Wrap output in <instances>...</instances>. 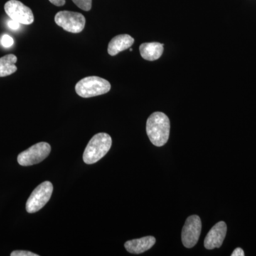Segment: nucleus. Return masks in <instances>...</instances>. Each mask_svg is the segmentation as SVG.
I'll list each match as a JSON object with an SVG mask.
<instances>
[{
	"mask_svg": "<svg viewBox=\"0 0 256 256\" xmlns=\"http://www.w3.org/2000/svg\"><path fill=\"white\" fill-rule=\"evenodd\" d=\"M146 131L150 140L154 146H164L170 137L169 118L163 112H154L146 120Z\"/></svg>",
	"mask_w": 256,
	"mask_h": 256,
	"instance_id": "f257e3e1",
	"label": "nucleus"
},
{
	"mask_svg": "<svg viewBox=\"0 0 256 256\" xmlns=\"http://www.w3.org/2000/svg\"><path fill=\"white\" fill-rule=\"evenodd\" d=\"M112 138L105 132L98 133L89 141L82 156L84 162L92 164L97 162L110 150Z\"/></svg>",
	"mask_w": 256,
	"mask_h": 256,
	"instance_id": "f03ea898",
	"label": "nucleus"
},
{
	"mask_svg": "<svg viewBox=\"0 0 256 256\" xmlns=\"http://www.w3.org/2000/svg\"><path fill=\"white\" fill-rule=\"evenodd\" d=\"M111 85L106 79L98 76H88L82 79L76 85V94L84 98L104 95L110 92Z\"/></svg>",
	"mask_w": 256,
	"mask_h": 256,
	"instance_id": "7ed1b4c3",
	"label": "nucleus"
},
{
	"mask_svg": "<svg viewBox=\"0 0 256 256\" xmlns=\"http://www.w3.org/2000/svg\"><path fill=\"white\" fill-rule=\"evenodd\" d=\"M53 184L46 181L40 184L30 195L26 204V212L30 214L35 213L42 210L47 202L50 201L53 192Z\"/></svg>",
	"mask_w": 256,
	"mask_h": 256,
	"instance_id": "20e7f679",
	"label": "nucleus"
},
{
	"mask_svg": "<svg viewBox=\"0 0 256 256\" xmlns=\"http://www.w3.org/2000/svg\"><path fill=\"white\" fill-rule=\"evenodd\" d=\"M50 150L52 148L48 143H37L18 154V163L24 166L38 164L50 156Z\"/></svg>",
	"mask_w": 256,
	"mask_h": 256,
	"instance_id": "39448f33",
	"label": "nucleus"
},
{
	"mask_svg": "<svg viewBox=\"0 0 256 256\" xmlns=\"http://www.w3.org/2000/svg\"><path fill=\"white\" fill-rule=\"evenodd\" d=\"M55 22L65 31L78 34L86 26V18L82 14L70 11H60L56 14Z\"/></svg>",
	"mask_w": 256,
	"mask_h": 256,
	"instance_id": "423d86ee",
	"label": "nucleus"
},
{
	"mask_svg": "<svg viewBox=\"0 0 256 256\" xmlns=\"http://www.w3.org/2000/svg\"><path fill=\"white\" fill-rule=\"evenodd\" d=\"M4 10L11 20L20 24L30 25L34 21L32 10L18 0L8 1L4 5Z\"/></svg>",
	"mask_w": 256,
	"mask_h": 256,
	"instance_id": "0eeeda50",
	"label": "nucleus"
},
{
	"mask_svg": "<svg viewBox=\"0 0 256 256\" xmlns=\"http://www.w3.org/2000/svg\"><path fill=\"white\" fill-rule=\"evenodd\" d=\"M202 232L201 218L197 215L191 216L185 222L182 232V240L185 247L193 248L198 242Z\"/></svg>",
	"mask_w": 256,
	"mask_h": 256,
	"instance_id": "6e6552de",
	"label": "nucleus"
},
{
	"mask_svg": "<svg viewBox=\"0 0 256 256\" xmlns=\"http://www.w3.org/2000/svg\"><path fill=\"white\" fill-rule=\"evenodd\" d=\"M227 232V226L225 222H220L212 227L205 238L204 246L208 250L220 248L223 244Z\"/></svg>",
	"mask_w": 256,
	"mask_h": 256,
	"instance_id": "1a4fd4ad",
	"label": "nucleus"
},
{
	"mask_svg": "<svg viewBox=\"0 0 256 256\" xmlns=\"http://www.w3.org/2000/svg\"><path fill=\"white\" fill-rule=\"evenodd\" d=\"M156 239L153 236H146L143 238L128 240L124 244V248L130 254H140L150 249L156 244Z\"/></svg>",
	"mask_w": 256,
	"mask_h": 256,
	"instance_id": "9d476101",
	"label": "nucleus"
},
{
	"mask_svg": "<svg viewBox=\"0 0 256 256\" xmlns=\"http://www.w3.org/2000/svg\"><path fill=\"white\" fill-rule=\"evenodd\" d=\"M134 40L128 34H120L114 36L109 43L108 52L110 56H116L121 52L130 48L134 44Z\"/></svg>",
	"mask_w": 256,
	"mask_h": 256,
	"instance_id": "9b49d317",
	"label": "nucleus"
},
{
	"mask_svg": "<svg viewBox=\"0 0 256 256\" xmlns=\"http://www.w3.org/2000/svg\"><path fill=\"white\" fill-rule=\"evenodd\" d=\"M164 52V44L158 42L144 43L140 46L141 56L144 60H159Z\"/></svg>",
	"mask_w": 256,
	"mask_h": 256,
	"instance_id": "f8f14e48",
	"label": "nucleus"
},
{
	"mask_svg": "<svg viewBox=\"0 0 256 256\" xmlns=\"http://www.w3.org/2000/svg\"><path fill=\"white\" fill-rule=\"evenodd\" d=\"M18 58L14 54H8L0 58V77L8 76L18 70L15 64Z\"/></svg>",
	"mask_w": 256,
	"mask_h": 256,
	"instance_id": "ddd939ff",
	"label": "nucleus"
},
{
	"mask_svg": "<svg viewBox=\"0 0 256 256\" xmlns=\"http://www.w3.org/2000/svg\"><path fill=\"white\" fill-rule=\"evenodd\" d=\"M74 4L84 11H90L92 8V0H72Z\"/></svg>",
	"mask_w": 256,
	"mask_h": 256,
	"instance_id": "4468645a",
	"label": "nucleus"
},
{
	"mask_svg": "<svg viewBox=\"0 0 256 256\" xmlns=\"http://www.w3.org/2000/svg\"><path fill=\"white\" fill-rule=\"evenodd\" d=\"M14 44V40L9 35H3L1 38V44L5 48H9L12 46Z\"/></svg>",
	"mask_w": 256,
	"mask_h": 256,
	"instance_id": "2eb2a0df",
	"label": "nucleus"
},
{
	"mask_svg": "<svg viewBox=\"0 0 256 256\" xmlns=\"http://www.w3.org/2000/svg\"><path fill=\"white\" fill-rule=\"evenodd\" d=\"M11 256H38V254L28 250H15L10 254Z\"/></svg>",
	"mask_w": 256,
	"mask_h": 256,
	"instance_id": "dca6fc26",
	"label": "nucleus"
},
{
	"mask_svg": "<svg viewBox=\"0 0 256 256\" xmlns=\"http://www.w3.org/2000/svg\"><path fill=\"white\" fill-rule=\"evenodd\" d=\"M8 26L11 30H16L20 28V24L18 23V22L14 21V20H11L10 21L8 22Z\"/></svg>",
	"mask_w": 256,
	"mask_h": 256,
	"instance_id": "f3484780",
	"label": "nucleus"
},
{
	"mask_svg": "<svg viewBox=\"0 0 256 256\" xmlns=\"http://www.w3.org/2000/svg\"><path fill=\"white\" fill-rule=\"evenodd\" d=\"M245 256V254H244V250H242V248H237L236 249L234 250V252H232V256Z\"/></svg>",
	"mask_w": 256,
	"mask_h": 256,
	"instance_id": "a211bd4d",
	"label": "nucleus"
},
{
	"mask_svg": "<svg viewBox=\"0 0 256 256\" xmlns=\"http://www.w3.org/2000/svg\"><path fill=\"white\" fill-rule=\"evenodd\" d=\"M52 4H54L55 6H64L66 3V0H48Z\"/></svg>",
	"mask_w": 256,
	"mask_h": 256,
	"instance_id": "6ab92c4d",
	"label": "nucleus"
},
{
	"mask_svg": "<svg viewBox=\"0 0 256 256\" xmlns=\"http://www.w3.org/2000/svg\"><path fill=\"white\" fill-rule=\"evenodd\" d=\"M130 52H132V48H130Z\"/></svg>",
	"mask_w": 256,
	"mask_h": 256,
	"instance_id": "aec40b11",
	"label": "nucleus"
},
{
	"mask_svg": "<svg viewBox=\"0 0 256 256\" xmlns=\"http://www.w3.org/2000/svg\"><path fill=\"white\" fill-rule=\"evenodd\" d=\"M0 44H1V40H0Z\"/></svg>",
	"mask_w": 256,
	"mask_h": 256,
	"instance_id": "412c9836",
	"label": "nucleus"
}]
</instances>
